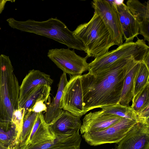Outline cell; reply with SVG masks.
Segmentation results:
<instances>
[{
	"label": "cell",
	"instance_id": "cell-1",
	"mask_svg": "<svg viewBox=\"0 0 149 149\" xmlns=\"http://www.w3.org/2000/svg\"><path fill=\"white\" fill-rule=\"evenodd\" d=\"M137 61L133 58L122 60L94 74L88 72L80 76L86 113L119 103L125 78Z\"/></svg>",
	"mask_w": 149,
	"mask_h": 149
},
{
	"label": "cell",
	"instance_id": "cell-2",
	"mask_svg": "<svg viewBox=\"0 0 149 149\" xmlns=\"http://www.w3.org/2000/svg\"><path fill=\"white\" fill-rule=\"evenodd\" d=\"M6 20L9 26L13 29L52 39L69 49L85 51L83 43L74 36L73 32L56 18H51L41 21L30 19L18 21L13 18Z\"/></svg>",
	"mask_w": 149,
	"mask_h": 149
},
{
	"label": "cell",
	"instance_id": "cell-3",
	"mask_svg": "<svg viewBox=\"0 0 149 149\" xmlns=\"http://www.w3.org/2000/svg\"><path fill=\"white\" fill-rule=\"evenodd\" d=\"M73 32L83 43L88 58L100 57L115 45L102 20L95 12L88 22L79 25Z\"/></svg>",
	"mask_w": 149,
	"mask_h": 149
},
{
	"label": "cell",
	"instance_id": "cell-4",
	"mask_svg": "<svg viewBox=\"0 0 149 149\" xmlns=\"http://www.w3.org/2000/svg\"><path fill=\"white\" fill-rule=\"evenodd\" d=\"M8 56L0 55V122H11L17 109L20 86Z\"/></svg>",
	"mask_w": 149,
	"mask_h": 149
},
{
	"label": "cell",
	"instance_id": "cell-5",
	"mask_svg": "<svg viewBox=\"0 0 149 149\" xmlns=\"http://www.w3.org/2000/svg\"><path fill=\"white\" fill-rule=\"evenodd\" d=\"M136 38L135 42H125L115 49L95 58L88 64V72L94 74L107 69L116 62L124 59L133 58L143 62L149 56V47L143 40Z\"/></svg>",
	"mask_w": 149,
	"mask_h": 149
},
{
	"label": "cell",
	"instance_id": "cell-6",
	"mask_svg": "<svg viewBox=\"0 0 149 149\" xmlns=\"http://www.w3.org/2000/svg\"><path fill=\"white\" fill-rule=\"evenodd\" d=\"M138 122L123 118L117 123L104 130L84 133L82 134V136L88 144L92 146L117 143Z\"/></svg>",
	"mask_w": 149,
	"mask_h": 149
},
{
	"label": "cell",
	"instance_id": "cell-7",
	"mask_svg": "<svg viewBox=\"0 0 149 149\" xmlns=\"http://www.w3.org/2000/svg\"><path fill=\"white\" fill-rule=\"evenodd\" d=\"M48 57L63 72L71 76L81 75L88 70V57H81L69 48L53 49L49 50Z\"/></svg>",
	"mask_w": 149,
	"mask_h": 149
},
{
	"label": "cell",
	"instance_id": "cell-8",
	"mask_svg": "<svg viewBox=\"0 0 149 149\" xmlns=\"http://www.w3.org/2000/svg\"><path fill=\"white\" fill-rule=\"evenodd\" d=\"M92 6L100 18L109 33L115 45L118 46L123 43L122 31L118 13L112 1L94 0Z\"/></svg>",
	"mask_w": 149,
	"mask_h": 149
},
{
	"label": "cell",
	"instance_id": "cell-9",
	"mask_svg": "<svg viewBox=\"0 0 149 149\" xmlns=\"http://www.w3.org/2000/svg\"><path fill=\"white\" fill-rule=\"evenodd\" d=\"M80 75L71 76L64 89L61 107L80 117L84 115L82 90Z\"/></svg>",
	"mask_w": 149,
	"mask_h": 149
},
{
	"label": "cell",
	"instance_id": "cell-10",
	"mask_svg": "<svg viewBox=\"0 0 149 149\" xmlns=\"http://www.w3.org/2000/svg\"><path fill=\"white\" fill-rule=\"evenodd\" d=\"M114 149H149V122H138Z\"/></svg>",
	"mask_w": 149,
	"mask_h": 149
},
{
	"label": "cell",
	"instance_id": "cell-11",
	"mask_svg": "<svg viewBox=\"0 0 149 149\" xmlns=\"http://www.w3.org/2000/svg\"><path fill=\"white\" fill-rule=\"evenodd\" d=\"M123 118L106 113L101 110L90 112L84 117L80 130L82 134L88 132L99 131L109 127Z\"/></svg>",
	"mask_w": 149,
	"mask_h": 149
},
{
	"label": "cell",
	"instance_id": "cell-12",
	"mask_svg": "<svg viewBox=\"0 0 149 149\" xmlns=\"http://www.w3.org/2000/svg\"><path fill=\"white\" fill-rule=\"evenodd\" d=\"M116 9L125 42H133L139 34L138 23L124 3V0H112Z\"/></svg>",
	"mask_w": 149,
	"mask_h": 149
},
{
	"label": "cell",
	"instance_id": "cell-13",
	"mask_svg": "<svg viewBox=\"0 0 149 149\" xmlns=\"http://www.w3.org/2000/svg\"><path fill=\"white\" fill-rule=\"evenodd\" d=\"M81 118L63 110L57 118L48 124L56 136L70 135L79 132L81 124Z\"/></svg>",
	"mask_w": 149,
	"mask_h": 149
},
{
	"label": "cell",
	"instance_id": "cell-14",
	"mask_svg": "<svg viewBox=\"0 0 149 149\" xmlns=\"http://www.w3.org/2000/svg\"><path fill=\"white\" fill-rule=\"evenodd\" d=\"M126 6L136 20L139 28V34L145 41L149 42V1L142 3L138 0H129Z\"/></svg>",
	"mask_w": 149,
	"mask_h": 149
},
{
	"label": "cell",
	"instance_id": "cell-15",
	"mask_svg": "<svg viewBox=\"0 0 149 149\" xmlns=\"http://www.w3.org/2000/svg\"><path fill=\"white\" fill-rule=\"evenodd\" d=\"M81 140L78 132L70 135L57 136L54 140L43 143L25 145L18 149H80Z\"/></svg>",
	"mask_w": 149,
	"mask_h": 149
},
{
	"label": "cell",
	"instance_id": "cell-16",
	"mask_svg": "<svg viewBox=\"0 0 149 149\" xmlns=\"http://www.w3.org/2000/svg\"><path fill=\"white\" fill-rule=\"evenodd\" d=\"M53 82L48 74L38 70L33 69L30 71L20 86L18 106L38 86L45 85L51 86Z\"/></svg>",
	"mask_w": 149,
	"mask_h": 149
},
{
	"label": "cell",
	"instance_id": "cell-17",
	"mask_svg": "<svg viewBox=\"0 0 149 149\" xmlns=\"http://www.w3.org/2000/svg\"><path fill=\"white\" fill-rule=\"evenodd\" d=\"M56 137L45 121L42 112H40L38 114L31 134L24 145L43 143L54 140Z\"/></svg>",
	"mask_w": 149,
	"mask_h": 149
},
{
	"label": "cell",
	"instance_id": "cell-18",
	"mask_svg": "<svg viewBox=\"0 0 149 149\" xmlns=\"http://www.w3.org/2000/svg\"><path fill=\"white\" fill-rule=\"evenodd\" d=\"M68 82L66 74L63 72L60 78L55 97L51 102L47 104V109L45 112L44 117L45 121L48 124L57 118L63 111L61 100L64 88Z\"/></svg>",
	"mask_w": 149,
	"mask_h": 149
},
{
	"label": "cell",
	"instance_id": "cell-19",
	"mask_svg": "<svg viewBox=\"0 0 149 149\" xmlns=\"http://www.w3.org/2000/svg\"><path fill=\"white\" fill-rule=\"evenodd\" d=\"M141 62L136 61L125 78L119 102L122 105L130 106L129 104L133 97L136 81Z\"/></svg>",
	"mask_w": 149,
	"mask_h": 149
},
{
	"label": "cell",
	"instance_id": "cell-20",
	"mask_svg": "<svg viewBox=\"0 0 149 149\" xmlns=\"http://www.w3.org/2000/svg\"><path fill=\"white\" fill-rule=\"evenodd\" d=\"M19 138L13 123L0 122V142L9 149H18Z\"/></svg>",
	"mask_w": 149,
	"mask_h": 149
},
{
	"label": "cell",
	"instance_id": "cell-21",
	"mask_svg": "<svg viewBox=\"0 0 149 149\" xmlns=\"http://www.w3.org/2000/svg\"><path fill=\"white\" fill-rule=\"evenodd\" d=\"M51 90V86L40 85L36 86L24 99L18 108H24L25 114L31 111L37 102L43 100L47 102Z\"/></svg>",
	"mask_w": 149,
	"mask_h": 149
},
{
	"label": "cell",
	"instance_id": "cell-22",
	"mask_svg": "<svg viewBox=\"0 0 149 149\" xmlns=\"http://www.w3.org/2000/svg\"><path fill=\"white\" fill-rule=\"evenodd\" d=\"M149 68L144 63L141 62L136 81L132 104L134 102L145 88L149 84Z\"/></svg>",
	"mask_w": 149,
	"mask_h": 149
},
{
	"label": "cell",
	"instance_id": "cell-23",
	"mask_svg": "<svg viewBox=\"0 0 149 149\" xmlns=\"http://www.w3.org/2000/svg\"><path fill=\"white\" fill-rule=\"evenodd\" d=\"M38 114L32 111H28L25 114L22 130L19 139L18 149L24 145L29 138Z\"/></svg>",
	"mask_w": 149,
	"mask_h": 149
},
{
	"label": "cell",
	"instance_id": "cell-24",
	"mask_svg": "<svg viewBox=\"0 0 149 149\" xmlns=\"http://www.w3.org/2000/svg\"><path fill=\"white\" fill-rule=\"evenodd\" d=\"M101 109L106 113L135 120L139 122L136 113L130 106H125L118 103L112 106L103 107Z\"/></svg>",
	"mask_w": 149,
	"mask_h": 149
},
{
	"label": "cell",
	"instance_id": "cell-25",
	"mask_svg": "<svg viewBox=\"0 0 149 149\" xmlns=\"http://www.w3.org/2000/svg\"><path fill=\"white\" fill-rule=\"evenodd\" d=\"M149 106V84L144 89L134 102L132 104V108L136 115L141 110Z\"/></svg>",
	"mask_w": 149,
	"mask_h": 149
},
{
	"label": "cell",
	"instance_id": "cell-26",
	"mask_svg": "<svg viewBox=\"0 0 149 149\" xmlns=\"http://www.w3.org/2000/svg\"><path fill=\"white\" fill-rule=\"evenodd\" d=\"M24 112V108H18L13 113L11 122L15 126L19 137L22 130Z\"/></svg>",
	"mask_w": 149,
	"mask_h": 149
},
{
	"label": "cell",
	"instance_id": "cell-27",
	"mask_svg": "<svg viewBox=\"0 0 149 149\" xmlns=\"http://www.w3.org/2000/svg\"><path fill=\"white\" fill-rule=\"evenodd\" d=\"M46 102L41 100L37 102L32 108L31 111L37 113L45 112L47 109V106L45 104Z\"/></svg>",
	"mask_w": 149,
	"mask_h": 149
},
{
	"label": "cell",
	"instance_id": "cell-28",
	"mask_svg": "<svg viewBox=\"0 0 149 149\" xmlns=\"http://www.w3.org/2000/svg\"><path fill=\"white\" fill-rule=\"evenodd\" d=\"M7 1H9L7 0H0V14L2 12L3 10L5 5Z\"/></svg>",
	"mask_w": 149,
	"mask_h": 149
},
{
	"label": "cell",
	"instance_id": "cell-29",
	"mask_svg": "<svg viewBox=\"0 0 149 149\" xmlns=\"http://www.w3.org/2000/svg\"><path fill=\"white\" fill-rule=\"evenodd\" d=\"M0 149H9L7 147L0 142Z\"/></svg>",
	"mask_w": 149,
	"mask_h": 149
}]
</instances>
